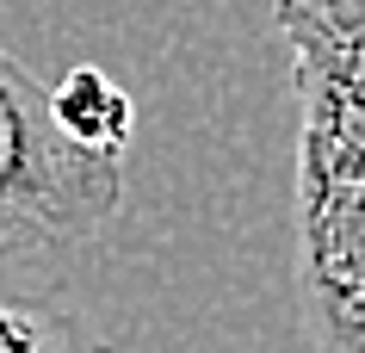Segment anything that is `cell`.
<instances>
[{
    "label": "cell",
    "instance_id": "5b68a950",
    "mask_svg": "<svg viewBox=\"0 0 365 353\" xmlns=\"http://www.w3.org/2000/svg\"><path fill=\"white\" fill-rule=\"evenodd\" d=\"M0 353H99V347L81 316L0 292Z\"/></svg>",
    "mask_w": 365,
    "mask_h": 353
},
{
    "label": "cell",
    "instance_id": "277c9868",
    "mask_svg": "<svg viewBox=\"0 0 365 353\" xmlns=\"http://www.w3.org/2000/svg\"><path fill=\"white\" fill-rule=\"evenodd\" d=\"M50 118H56V131L68 143L93 149V155H124V149H130V131H136L130 93H124L106 68H93V62L68 68V75L50 87Z\"/></svg>",
    "mask_w": 365,
    "mask_h": 353
},
{
    "label": "cell",
    "instance_id": "7a4b0ae2",
    "mask_svg": "<svg viewBox=\"0 0 365 353\" xmlns=\"http://www.w3.org/2000/svg\"><path fill=\"white\" fill-rule=\"evenodd\" d=\"M297 292L316 353H365V180L297 174Z\"/></svg>",
    "mask_w": 365,
    "mask_h": 353
},
{
    "label": "cell",
    "instance_id": "6da1fadb",
    "mask_svg": "<svg viewBox=\"0 0 365 353\" xmlns=\"http://www.w3.org/2000/svg\"><path fill=\"white\" fill-rule=\"evenodd\" d=\"M124 205V155L56 131L50 87L0 50V260L93 242Z\"/></svg>",
    "mask_w": 365,
    "mask_h": 353
},
{
    "label": "cell",
    "instance_id": "8992f818",
    "mask_svg": "<svg viewBox=\"0 0 365 353\" xmlns=\"http://www.w3.org/2000/svg\"><path fill=\"white\" fill-rule=\"evenodd\" d=\"M272 13L304 19L316 38L341 44V50H365V0H272Z\"/></svg>",
    "mask_w": 365,
    "mask_h": 353
},
{
    "label": "cell",
    "instance_id": "3957f363",
    "mask_svg": "<svg viewBox=\"0 0 365 353\" xmlns=\"http://www.w3.org/2000/svg\"><path fill=\"white\" fill-rule=\"evenodd\" d=\"M297 62V99H304V137H297V174L316 180H365V50L316 38L304 19L272 13Z\"/></svg>",
    "mask_w": 365,
    "mask_h": 353
}]
</instances>
